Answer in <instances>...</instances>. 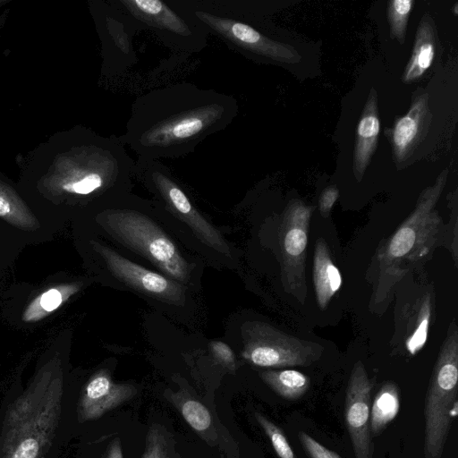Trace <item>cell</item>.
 I'll use <instances>...</instances> for the list:
<instances>
[{
  "instance_id": "1",
  "label": "cell",
  "mask_w": 458,
  "mask_h": 458,
  "mask_svg": "<svg viewBox=\"0 0 458 458\" xmlns=\"http://www.w3.org/2000/svg\"><path fill=\"white\" fill-rule=\"evenodd\" d=\"M238 112L232 95L188 82L172 84L134 100L125 132L119 138L138 157L179 158L227 128Z\"/></svg>"
},
{
  "instance_id": "2",
  "label": "cell",
  "mask_w": 458,
  "mask_h": 458,
  "mask_svg": "<svg viewBox=\"0 0 458 458\" xmlns=\"http://www.w3.org/2000/svg\"><path fill=\"white\" fill-rule=\"evenodd\" d=\"M64 387L45 372L7 407L0 427V458H44L61 420Z\"/></svg>"
},
{
  "instance_id": "3",
  "label": "cell",
  "mask_w": 458,
  "mask_h": 458,
  "mask_svg": "<svg viewBox=\"0 0 458 458\" xmlns=\"http://www.w3.org/2000/svg\"><path fill=\"white\" fill-rule=\"evenodd\" d=\"M445 169L433 185L420 193L414 210L379 247L377 254L378 284L375 297L385 299L394 283L417 265L427 261L444 244L445 225L435 207L445 186Z\"/></svg>"
},
{
  "instance_id": "4",
  "label": "cell",
  "mask_w": 458,
  "mask_h": 458,
  "mask_svg": "<svg viewBox=\"0 0 458 458\" xmlns=\"http://www.w3.org/2000/svg\"><path fill=\"white\" fill-rule=\"evenodd\" d=\"M110 202L112 206L98 216L105 231L153 264L164 276L181 284L188 283L191 264L161 227L142 211L144 200L129 192Z\"/></svg>"
},
{
  "instance_id": "5",
  "label": "cell",
  "mask_w": 458,
  "mask_h": 458,
  "mask_svg": "<svg viewBox=\"0 0 458 458\" xmlns=\"http://www.w3.org/2000/svg\"><path fill=\"white\" fill-rule=\"evenodd\" d=\"M458 328L455 319L448 327L428 387L425 407V458H441L458 415Z\"/></svg>"
},
{
  "instance_id": "6",
  "label": "cell",
  "mask_w": 458,
  "mask_h": 458,
  "mask_svg": "<svg viewBox=\"0 0 458 458\" xmlns=\"http://www.w3.org/2000/svg\"><path fill=\"white\" fill-rule=\"evenodd\" d=\"M137 30H148L173 51L199 53L208 45L206 29L179 0H114Z\"/></svg>"
},
{
  "instance_id": "7",
  "label": "cell",
  "mask_w": 458,
  "mask_h": 458,
  "mask_svg": "<svg viewBox=\"0 0 458 458\" xmlns=\"http://www.w3.org/2000/svg\"><path fill=\"white\" fill-rule=\"evenodd\" d=\"M134 179L145 186L174 216L180 219L205 245L230 256L225 238L194 207L183 187L160 160L138 157Z\"/></svg>"
},
{
  "instance_id": "8",
  "label": "cell",
  "mask_w": 458,
  "mask_h": 458,
  "mask_svg": "<svg viewBox=\"0 0 458 458\" xmlns=\"http://www.w3.org/2000/svg\"><path fill=\"white\" fill-rule=\"evenodd\" d=\"M242 343V357L262 368L310 366L323 352L318 344L292 336L261 321L244 325Z\"/></svg>"
},
{
  "instance_id": "9",
  "label": "cell",
  "mask_w": 458,
  "mask_h": 458,
  "mask_svg": "<svg viewBox=\"0 0 458 458\" xmlns=\"http://www.w3.org/2000/svg\"><path fill=\"white\" fill-rule=\"evenodd\" d=\"M313 208L293 199L284 208L278 232L281 274L286 292L303 303L307 288L305 259L308 232Z\"/></svg>"
},
{
  "instance_id": "10",
  "label": "cell",
  "mask_w": 458,
  "mask_h": 458,
  "mask_svg": "<svg viewBox=\"0 0 458 458\" xmlns=\"http://www.w3.org/2000/svg\"><path fill=\"white\" fill-rule=\"evenodd\" d=\"M93 247L111 275L129 288L164 302L182 301L186 290L182 284L128 259L105 244L93 242Z\"/></svg>"
},
{
  "instance_id": "11",
  "label": "cell",
  "mask_w": 458,
  "mask_h": 458,
  "mask_svg": "<svg viewBox=\"0 0 458 458\" xmlns=\"http://www.w3.org/2000/svg\"><path fill=\"white\" fill-rule=\"evenodd\" d=\"M372 385L363 363L355 362L345 396V422L355 458H372L374 445L369 428Z\"/></svg>"
},
{
  "instance_id": "12",
  "label": "cell",
  "mask_w": 458,
  "mask_h": 458,
  "mask_svg": "<svg viewBox=\"0 0 458 458\" xmlns=\"http://www.w3.org/2000/svg\"><path fill=\"white\" fill-rule=\"evenodd\" d=\"M432 121L428 94L422 89L414 94L409 111L394 121L387 137L393 158L400 168L413 155L428 134Z\"/></svg>"
},
{
  "instance_id": "13",
  "label": "cell",
  "mask_w": 458,
  "mask_h": 458,
  "mask_svg": "<svg viewBox=\"0 0 458 458\" xmlns=\"http://www.w3.org/2000/svg\"><path fill=\"white\" fill-rule=\"evenodd\" d=\"M136 394L134 386L115 383L107 370H99L89 378L81 392L78 404L79 420L83 422L98 419Z\"/></svg>"
},
{
  "instance_id": "14",
  "label": "cell",
  "mask_w": 458,
  "mask_h": 458,
  "mask_svg": "<svg viewBox=\"0 0 458 458\" xmlns=\"http://www.w3.org/2000/svg\"><path fill=\"white\" fill-rule=\"evenodd\" d=\"M380 132L378 98L377 90L370 88L356 128L352 171L360 182L377 149Z\"/></svg>"
},
{
  "instance_id": "15",
  "label": "cell",
  "mask_w": 458,
  "mask_h": 458,
  "mask_svg": "<svg viewBox=\"0 0 458 458\" xmlns=\"http://www.w3.org/2000/svg\"><path fill=\"white\" fill-rule=\"evenodd\" d=\"M437 44L435 22L425 13L417 28L412 53L402 75L403 83H413L424 75L433 63Z\"/></svg>"
},
{
  "instance_id": "16",
  "label": "cell",
  "mask_w": 458,
  "mask_h": 458,
  "mask_svg": "<svg viewBox=\"0 0 458 458\" xmlns=\"http://www.w3.org/2000/svg\"><path fill=\"white\" fill-rule=\"evenodd\" d=\"M312 273L316 300L319 309L324 310L341 288L342 276L331 259L327 242L322 238L316 242Z\"/></svg>"
},
{
  "instance_id": "17",
  "label": "cell",
  "mask_w": 458,
  "mask_h": 458,
  "mask_svg": "<svg viewBox=\"0 0 458 458\" xmlns=\"http://www.w3.org/2000/svg\"><path fill=\"white\" fill-rule=\"evenodd\" d=\"M431 313L432 294L428 291L416 302L409 317L404 345L411 355L417 354L428 340Z\"/></svg>"
},
{
  "instance_id": "18",
  "label": "cell",
  "mask_w": 458,
  "mask_h": 458,
  "mask_svg": "<svg viewBox=\"0 0 458 458\" xmlns=\"http://www.w3.org/2000/svg\"><path fill=\"white\" fill-rule=\"evenodd\" d=\"M400 410V393L397 385L388 381L383 384L374 398L370 409V433L378 436L397 416Z\"/></svg>"
},
{
  "instance_id": "19",
  "label": "cell",
  "mask_w": 458,
  "mask_h": 458,
  "mask_svg": "<svg viewBox=\"0 0 458 458\" xmlns=\"http://www.w3.org/2000/svg\"><path fill=\"white\" fill-rule=\"evenodd\" d=\"M78 283L61 284L52 287L35 297L26 307L22 314L24 322L38 321L58 309L69 298L78 293Z\"/></svg>"
},
{
  "instance_id": "20",
  "label": "cell",
  "mask_w": 458,
  "mask_h": 458,
  "mask_svg": "<svg viewBox=\"0 0 458 458\" xmlns=\"http://www.w3.org/2000/svg\"><path fill=\"white\" fill-rule=\"evenodd\" d=\"M259 376L272 390L287 400L302 397L310 386V377L295 369L265 370Z\"/></svg>"
},
{
  "instance_id": "21",
  "label": "cell",
  "mask_w": 458,
  "mask_h": 458,
  "mask_svg": "<svg viewBox=\"0 0 458 458\" xmlns=\"http://www.w3.org/2000/svg\"><path fill=\"white\" fill-rule=\"evenodd\" d=\"M0 217L21 229L35 230L39 227L38 219L15 191L1 181Z\"/></svg>"
},
{
  "instance_id": "22",
  "label": "cell",
  "mask_w": 458,
  "mask_h": 458,
  "mask_svg": "<svg viewBox=\"0 0 458 458\" xmlns=\"http://www.w3.org/2000/svg\"><path fill=\"white\" fill-rule=\"evenodd\" d=\"M142 458H181L174 436L165 426L152 423L146 434Z\"/></svg>"
},
{
  "instance_id": "23",
  "label": "cell",
  "mask_w": 458,
  "mask_h": 458,
  "mask_svg": "<svg viewBox=\"0 0 458 458\" xmlns=\"http://www.w3.org/2000/svg\"><path fill=\"white\" fill-rule=\"evenodd\" d=\"M172 402L182 413L186 422L208 443L211 439L213 420L209 411L192 398H173Z\"/></svg>"
},
{
  "instance_id": "24",
  "label": "cell",
  "mask_w": 458,
  "mask_h": 458,
  "mask_svg": "<svg viewBox=\"0 0 458 458\" xmlns=\"http://www.w3.org/2000/svg\"><path fill=\"white\" fill-rule=\"evenodd\" d=\"M414 2L412 0H393L388 2L387 20L390 38L403 44L407 25Z\"/></svg>"
},
{
  "instance_id": "25",
  "label": "cell",
  "mask_w": 458,
  "mask_h": 458,
  "mask_svg": "<svg viewBox=\"0 0 458 458\" xmlns=\"http://www.w3.org/2000/svg\"><path fill=\"white\" fill-rule=\"evenodd\" d=\"M254 417L270 440L279 458H298L287 441L284 433L278 426L259 412H255Z\"/></svg>"
},
{
  "instance_id": "26",
  "label": "cell",
  "mask_w": 458,
  "mask_h": 458,
  "mask_svg": "<svg viewBox=\"0 0 458 458\" xmlns=\"http://www.w3.org/2000/svg\"><path fill=\"white\" fill-rule=\"evenodd\" d=\"M299 440L310 458H341L303 431L298 433Z\"/></svg>"
},
{
  "instance_id": "27",
  "label": "cell",
  "mask_w": 458,
  "mask_h": 458,
  "mask_svg": "<svg viewBox=\"0 0 458 458\" xmlns=\"http://www.w3.org/2000/svg\"><path fill=\"white\" fill-rule=\"evenodd\" d=\"M457 225H458L457 224V206H456V198H455L454 204H453V210L451 213L449 224L447 225H445V241H444V245L446 248H448L449 251L451 252V255H452V258L455 264V267H457V260H458Z\"/></svg>"
},
{
  "instance_id": "28",
  "label": "cell",
  "mask_w": 458,
  "mask_h": 458,
  "mask_svg": "<svg viewBox=\"0 0 458 458\" xmlns=\"http://www.w3.org/2000/svg\"><path fill=\"white\" fill-rule=\"evenodd\" d=\"M210 350L219 362L231 369H235V355L228 344L221 341H212Z\"/></svg>"
},
{
  "instance_id": "29",
  "label": "cell",
  "mask_w": 458,
  "mask_h": 458,
  "mask_svg": "<svg viewBox=\"0 0 458 458\" xmlns=\"http://www.w3.org/2000/svg\"><path fill=\"white\" fill-rule=\"evenodd\" d=\"M339 197L338 189L334 186L327 187L320 194L318 199V209L324 217H327L331 209Z\"/></svg>"
},
{
  "instance_id": "30",
  "label": "cell",
  "mask_w": 458,
  "mask_h": 458,
  "mask_svg": "<svg viewBox=\"0 0 458 458\" xmlns=\"http://www.w3.org/2000/svg\"><path fill=\"white\" fill-rule=\"evenodd\" d=\"M106 458H123L121 440L115 437L108 445Z\"/></svg>"
},
{
  "instance_id": "31",
  "label": "cell",
  "mask_w": 458,
  "mask_h": 458,
  "mask_svg": "<svg viewBox=\"0 0 458 458\" xmlns=\"http://www.w3.org/2000/svg\"><path fill=\"white\" fill-rule=\"evenodd\" d=\"M458 4L455 3L454 5V14L456 16L458 14Z\"/></svg>"
}]
</instances>
